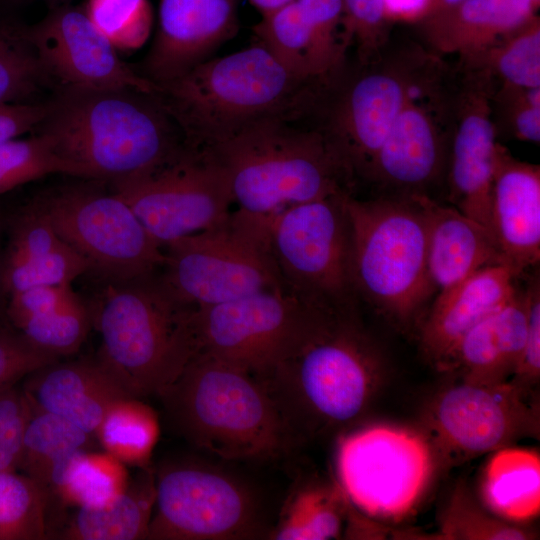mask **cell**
<instances>
[{"mask_svg": "<svg viewBox=\"0 0 540 540\" xmlns=\"http://www.w3.org/2000/svg\"><path fill=\"white\" fill-rule=\"evenodd\" d=\"M533 0H463L419 20L422 45L431 53L471 60L534 16Z\"/></svg>", "mask_w": 540, "mask_h": 540, "instance_id": "obj_25", "label": "cell"}, {"mask_svg": "<svg viewBox=\"0 0 540 540\" xmlns=\"http://www.w3.org/2000/svg\"><path fill=\"white\" fill-rule=\"evenodd\" d=\"M254 33L302 81L328 86L344 66L347 48L319 31L295 0L262 15Z\"/></svg>", "mask_w": 540, "mask_h": 540, "instance_id": "obj_27", "label": "cell"}, {"mask_svg": "<svg viewBox=\"0 0 540 540\" xmlns=\"http://www.w3.org/2000/svg\"><path fill=\"white\" fill-rule=\"evenodd\" d=\"M250 3L261 13L265 15L293 0H249Z\"/></svg>", "mask_w": 540, "mask_h": 540, "instance_id": "obj_50", "label": "cell"}, {"mask_svg": "<svg viewBox=\"0 0 540 540\" xmlns=\"http://www.w3.org/2000/svg\"><path fill=\"white\" fill-rule=\"evenodd\" d=\"M6 230L7 242L1 253L0 272L43 256L63 242L32 200L7 219Z\"/></svg>", "mask_w": 540, "mask_h": 540, "instance_id": "obj_42", "label": "cell"}, {"mask_svg": "<svg viewBox=\"0 0 540 540\" xmlns=\"http://www.w3.org/2000/svg\"><path fill=\"white\" fill-rule=\"evenodd\" d=\"M46 2L52 3V7L56 5H60L65 0H44Z\"/></svg>", "mask_w": 540, "mask_h": 540, "instance_id": "obj_53", "label": "cell"}, {"mask_svg": "<svg viewBox=\"0 0 540 540\" xmlns=\"http://www.w3.org/2000/svg\"><path fill=\"white\" fill-rule=\"evenodd\" d=\"M343 36L354 46L360 65L375 60L389 44V16L385 0H342Z\"/></svg>", "mask_w": 540, "mask_h": 540, "instance_id": "obj_43", "label": "cell"}, {"mask_svg": "<svg viewBox=\"0 0 540 540\" xmlns=\"http://www.w3.org/2000/svg\"><path fill=\"white\" fill-rule=\"evenodd\" d=\"M496 131L505 129L519 141L540 142V87L522 88L496 81L492 96Z\"/></svg>", "mask_w": 540, "mask_h": 540, "instance_id": "obj_44", "label": "cell"}, {"mask_svg": "<svg viewBox=\"0 0 540 540\" xmlns=\"http://www.w3.org/2000/svg\"><path fill=\"white\" fill-rule=\"evenodd\" d=\"M449 138L448 65L439 58L414 86L365 179L389 195L429 194L446 178Z\"/></svg>", "mask_w": 540, "mask_h": 540, "instance_id": "obj_17", "label": "cell"}, {"mask_svg": "<svg viewBox=\"0 0 540 540\" xmlns=\"http://www.w3.org/2000/svg\"><path fill=\"white\" fill-rule=\"evenodd\" d=\"M492 235L504 262L516 272L540 260V167L497 143L490 195Z\"/></svg>", "mask_w": 540, "mask_h": 540, "instance_id": "obj_22", "label": "cell"}, {"mask_svg": "<svg viewBox=\"0 0 540 540\" xmlns=\"http://www.w3.org/2000/svg\"><path fill=\"white\" fill-rule=\"evenodd\" d=\"M330 305L282 286L196 309L198 352L259 374L294 353Z\"/></svg>", "mask_w": 540, "mask_h": 540, "instance_id": "obj_13", "label": "cell"}, {"mask_svg": "<svg viewBox=\"0 0 540 540\" xmlns=\"http://www.w3.org/2000/svg\"><path fill=\"white\" fill-rule=\"evenodd\" d=\"M105 181L61 185L31 200L60 239L83 256L100 280H121L159 271L165 253L130 206Z\"/></svg>", "mask_w": 540, "mask_h": 540, "instance_id": "obj_9", "label": "cell"}, {"mask_svg": "<svg viewBox=\"0 0 540 540\" xmlns=\"http://www.w3.org/2000/svg\"><path fill=\"white\" fill-rule=\"evenodd\" d=\"M521 274L507 264L484 267L438 292L419 324L420 347L439 371H445L463 336L517 293Z\"/></svg>", "mask_w": 540, "mask_h": 540, "instance_id": "obj_21", "label": "cell"}, {"mask_svg": "<svg viewBox=\"0 0 540 540\" xmlns=\"http://www.w3.org/2000/svg\"><path fill=\"white\" fill-rule=\"evenodd\" d=\"M125 464L108 452L82 450L72 455L55 476L51 494L62 504L102 506L128 485Z\"/></svg>", "mask_w": 540, "mask_h": 540, "instance_id": "obj_31", "label": "cell"}, {"mask_svg": "<svg viewBox=\"0 0 540 540\" xmlns=\"http://www.w3.org/2000/svg\"><path fill=\"white\" fill-rule=\"evenodd\" d=\"M463 61L481 65L499 83L522 88L540 87L539 18L534 16L478 57Z\"/></svg>", "mask_w": 540, "mask_h": 540, "instance_id": "obj_37", "label": "cell"}, {"mask_svg": "<svg viewBox=\"0 0 540 540\" xmlns=\"http://www.w3.org/2000/svg\"><path fill=\"white\" fill-rule=\"evenodd\" d=\"M1 326V325H0Z\"/></svg>", "mask_w": 540, "mask_h": 540, "instance_id": "obj_55", "label": "cell"}, {"mask_svg": "<svg viewBox=\"0 0 540 540\" xmlns=\"http://www.w3.org/2000/svg\"><path fill=\"white\" fill-rule=\"evenodd\" d=\"M82 8L116 49H136L150 34L152 9L148 0H86Z\"/></svg>", "mask_w": 540, "mask_h": 540, "instance_id": "obj_41", "label": "cell"}, {"mask_svg": "<svg viewBox=\"0 0 540 540\" xmlns=\"http://www.w3.org/2000/svg\"><path fill=\"white\" fill-rule=\"evenodd\" d=\"M437 58L421 43L390 41L342 88L323 130L353 177L365 178L414 86Z\"/></svg>", "mask_w": 540, "mask_h": 540, "instance_id": "obj_14", "label": "cell"}, {"mask_svg": "<svg viewBox=\"0 0 540 540\" xmlns=\"http://www.w3.org/2000/svg\"><path fill=\"white\" fill-rule=\"evenodd\" d=\"M389 18L408 17L419 21L428 10L429 0H385Z\"/></svg>", "mask_w": 540, "mask_h": 540, "instance_id": "obj_49", "label": "cell"}, {"mask_svg": "<svg viewBox=\"0 0 540 540\" xmlns=\"http://www.w3.org/2000/svg\"><path fill=\"white\" fill-rule=\"evenodd\" d=\"M239 2L160 0L158 29L144 61V76L164 83L207 60L237 32Z\"/></svg>", "mask_w": 540, "mask_h": 540, "instance_id": "obj_20", "label": "cell"}, {"mask_svg": "<svg viewBox=\"0 0 540 540\" xmlns=\"http://www.w3.org/2000/svg\"><path fill=\"white\" fill-rule=\"evenodd\" d=\"M0 229H1V221H0ZM1 253L2 249L0 248V265H1ZM9 324L6 319V300L4 299L1 288H0V325Z\"/></svg>", "mask_w": 540, "mask_h": 540, "instance_id": "obj_52", "label": "cell"}, {"mask_svg": "<svg viewBox=\"0 0 540 540\" xmlns=\"http://www.w3.org/2000/svg\"><path fill=\"white\" fill-rule=\"evenodd\" d=\"M94 437L65 418L33 408L18 471L51 493L57 473L72 455L89 450Z\"/></svg>", "mask_w": 540, "mask_h": 540, "instance_id": "obj_30", "label": "cell"}, {"mask_svg": "<svg viewBox=\"0 0 540 540\" xmlns=\"http://www.w3.org/2000/svg\"><path fill=\"white\" fill-rule=\"evenodd\" d=\"M90 271L87 260L62 242L43 256L0 272V288L7 303L14 293L36 286L72 284Z\"/></svg>", "mask_w": 540, "mask_h": 540, "instance_id": "obj_40", "label": "cell"}, {"mask_svg": "<svg viewBox=\"0 0 540 540\" xmlns=\"http://www.w3.org/2000/svg\"><path fill=\"white\" fill-rule=\"evenodd\" d=\"M426 426L436 457L456 464L536 436L539 407L532 392L510 381L457 378L433 398Z\"/></svg>", "mask_w": 540, "mask_h": 540, "instance_id": "obj_16", "label": "cell"}, {"mask_svg": "<svg viewBox=\"0 0 540 540\" xmlns=\"http://www.w3.org/2000/svg\"><path fill=\"white\" fill-rule=\"evenodd\" d=\"M527 300V331L519 363L509 380L534 393L540 377V281L533 274L525 286Z\"/></svg>", "mask_w": 540, "mask_h": 540, "instance_id": "obj_47", "label": "cell"}, {"mask_svg": "<svg viewBox=\"0 0 540 540\" xmlns=\"http://www.w3.org/2000/svg\"><path fill=\"white\" fill-rule=\"evenodd\" d=\"M56 173L93 179L85 167L58 155L52 142L40 133L0 145V195Z\"/></svg>", "mask_w": 540, "mask_h": 540, "instance_id": "obj_36", "label": "cell"}, {"mask_svg": "<svg viewBox=\"0 0 540 540\" xmlns=\"http://www.w3.org/2000/svg\"><path fill=\"white\" fill-rule=\"evenodd\" d=\"M350 271L358 300L400 329L419 326L436 292L427 269L426 230L408 195L370 200L346 197Z\"/></svg>", "mask_w": 540, "mask_h": 540, "instance_id": "obj_7", "label": "cell"}, {"mask_svg": "<svg viewBox=\"0 0 540 540\" xmlns=\"http://www.w3.org/2000/svg\"><path fill=\"white\" fill-rule=\"evenodd\" d=\"M290 118L261 117L203 147L247 215L272 218L295 204L351 193L353 176L323 128H298Z\"/></svg>", "mask_w": 540, "mask_h": 540, "instance_id": "obj_3", "label": "cell"}, {"mask_svg": "<svg viewBox=\"0 0 540 540\" xmlns=\"http://www.w3.org/2000/svg\"><path fill=\"white\" fill-rule=\"evenodd\" d=\"M109 184L161 247L218 226L231 214L224 169L207 149L185 141L154 169Z\"/></svg>", "mask_w": 540, "mask_h": 540, "instance_id": "obj_12", "label": "cell"}, {"mask_svg": "<svg viewBox=\"0 0 540 540\" xmlns=\"http://www.w3.org/2000/svg\"><path fill=\"white\" fill-rule=\"evenodd\" d=\"M35 130L58 155L107 183L154 169L184 142L154 94L129 88H57Z\"/></svg>", "mask_w": 540, "mask_h": 540, "instance_id": "obj_2", "label": "cell"}, {"mask_svg": "<svg viewBox=\"0 0 540 540\" xmlns=\"http://www.w3.org/2000/svg\"><path fill=\"white\" fill-rule=\"evenodd\" d=\"M270 220L238 210L218 226L167 244L162 282L195 309L284 286L271 252Z\"/></svg>", "mask_w": 540, "mask_h": 540, "instance_id": "obj_8", "label": "cell"}, {"mask_svg": "<svg viewBox=\"0 0 540 540\" xmlns=\"http://www.w3.org/2000/svg\"><path fill=\"white\" fill-rule=\"evenodd\" d=\"M342 193L295 204L270 220L273 258L284 286L307 300L358 302L350 271V225Z\"/></svg>", "mask_w": 540, "mask_h": 540, "instance_id": "obj_15", "label": "cell"}, {"mask_svg": "<svg viewBox=\"0 0 540 540\" xmlns=\"http://www.w3.org/2000/svg\"><path fill=\"white\" fill-rule=\"evenodd\" d=\"M312 84L290 73L261 43L207 59L158 84L155 94L184 141L206 147L255 119L294 117L313 101Z\"/></svg>", "mask_w": 540, "mask_h": 540, "instance_id": "obj_6", "label": "cell"}, {"mask_svg": "<svg viewBox=\"0 0 540 540\" xmlns=\"http://www.w3.org/2000/svg\"><path fill=\"white\" fill-rule=\"evenodd\" d=\"M100 281L90 305L101 335L97 358L132 397L158 396L198 353L196 309L174 296L159 271Z\"/></svg>", "mask_w": 540, "mask_h": 540, "instance_id": "obj_5", "label": "cell"}, {"mask_svg": "<svg viewBox=\"0 0 540 540\" xmlns=\"http://www.w3.org/2000/svg\"><path fill=\"white\" fill-rule=\"evenodd\" d=\"M60 359L35 346L10 324L0 326V392L18 385L30 373Z\"/></svg>", "mask_w": 540, "mask_h": 540, "instance_id": "obj_45", "label": "cell"}, {"mask_svg": "<svg viewBox=\"0 0 540 540\" xmlns=\"http://www.w3.org/2000/svg\"><path fill=\"white\" fill-rule=\"evenodd\" d=\"M159 433L155 411L140 399L128 397L108 409L95 437L122 463L142 468L148 466Z\"/></svg>", "mask_w": 540, "mask_h": 540, "instance_id": "obj_33", "label": "cell"}, {"mask_svg": "<svg viewBox=\"0 0 540 540\" xmlns=\"http://www.w3.org/2000/svg\"><path fill=\"white\" fill-rule=\"evenodd\" d=\"M462 1L463 0H429L428 10H427L426 15L423 18L429 15H432L434 13H437L439 11L445 10L447 8H450L452 6H455L456 4Z\"/></svg>", "mask_w": 540, "mask_h": 540, "instance_id": "obj_51", "label": "cell"}, {"mask_svg": "<svg viewBox=\"0 0 540 540\" xmlns=\"http://www.w3.org/2000/svg\"><path fill=\"white\" fill-rule=\"evenodd\" d=\"M33 406L21 385L0 392V470L18 471Z\"/></svg>", "mask_w": 540, "mask_h": 540, "instance_id": "obj_46", "label": "cell"}, {"mask_svg": "<svg viewBox=\"0 0 540 540\" xmlns=\"http://www.w3.org/2000/svg\"><path fill=\"white\" fill-rule=\"evenodd\" d=\"M53 498L21 472L0 470V540L51 539Z\"/></svg>", "mask_w": 540, "mask_h": 540, "instance_id": "obj_34", "label": "cell"}, {"mask_svg": "<svg viewBox=\"0 0 540 540\" xmlns=\"http://www.w3.org/2000/svg\"><path fill=\"white\" fill-rule=\"evenodd\" d=\"M154 473L155 504L146 539L240 540L264 534L258 496L229 471L178 460Z\"/></svg>", "mask_w": 540, "mask_h": 540, "instance_id": "obj_10", "label": "cell"}, {"mask_svg": "<svg viewBox=\"0 0 540 540\" xmlns=\"http://www.w3.org/2000/svg\"><path fill=\"white\" fill-rule=\"evenodd\" d=\"M174 431L225 460L273 459L297 441L248 370L198 352L159 395Z\"/></svg>", "mask_w": 540, "mask_h": 540, "instance_id": "obj_4", "label": "cell"}, {"mask_svg": "<svg viewBox=\"0 0 540 540\" xmlns=\"http://www.w3.org/2000/svg\"><path fill=\"white\" fill-rule=\"evenodd\" d=\"M26 34L51 82L60 87L129 88L156 94L158 84L123 62L82 7L53 6Z\"/></svg>", "mask_w": 540, "mask_h": 540, "instance_id": "obj_19", "label": "cell"}, {"mask_svg": "<svg viewBox=\"0 0 540 540\" xmlns=\"http://www.w3.org/2000/svg\"><path fill=\"white\" fill-rule=\"evenodd\" d=\"M483 506L513 524L530 521L540 512V456L532 449L506 446L492 452L480 485Z\"/></svg>", "mask_w": 540, "mask_h": 540, "instance_id": "obj_29", "label": "cell"}, {"mask_svg": "<svg viewBox=\"0 0 540 540\" xmlns=\"http://www.w3.org/2000/svg\"><path fill=\"white\" fill-rule=\"evenodd\" d=\"M534 533L520 524L500 519L477 504L465 487H458L439 522L440 539L524 540Z\"/></svg>", "mask_w": 540, "mask_h": 540, "instance_id": "obj_39", "label": "cell"}, {"mask_svg": "<svg viewBox=\"0 0 540 540\" xmlns=\"http://www.w3.org/2000/svg\"><path fill=\"white\" fill-rule=\"evenodd\" d=\"M155 504V473L142 467L141 473L109 503L78 507L52 539L139 540L146 539Z\"/></svg>", "mask_w": 540, "mask_h": 540, "instance_id": "obj_28", "label": "cell"}, {"mask_svg": "<svg viewBox=\"0 0 540 540\" xmlns=\"http://www.w3.org/2000/svg\"><path fill=\"white\" fill-rule=\"evenodd\" d=\"M437 457L426 435L371 425L341 437L336 451L339 486L369 517L399 521L422 501Z\"/></svg>", "mask_w": 540, "mask_h": 540, "instance_id": "obj_11", "label": "cell"}, {"mask_svg": "<svg viewBox=\"0 0 540 540\" xmlns=\"http://www.w3.org/2000/svg\"><path fill=\"white\" fill-rule=\"evenodd\" d=\"M495 85L481 65L458 60L449 68L447 199L491 235L490 195L498 143L492 110Z\"/></svg>", "mask_w": 540, "mask_h": 540, "instance_id": "obj_18", "label": "cell"}, {"mask_svg": "<svg viewBox=\"0 0 540 540\" xmlns=\"http://www.w3.org/2000/svg\"><path fill=\"white\" fill-rule=\"evenodd\" d=\"M49 83L26 27L0 16V103L32 102Z\"/></svg>", "mask_w": 540, "mask_h": 540, "instance_id": "obj_38", "label": "cell"}, {"mask_svg": "<svg viewBox=\"0 0 540 540\" xmlns=\"http://www.w3.org/2000/svg\"><path fill=\"white\" fill-rule=\"evenodd\" d=\"M418 205L426 230L427 269L438 293L487 266L506 264L491 233L453 206L429 194H409Z\"/></svg>", "mask_w": 540, "mask_h": 540, "instance_id": "obj_24", "label": "cell"}, {"mask_svg": "<svg viewBox=\"0 0 540 540\" xmlns=\"http://www.w3.org/2000/svg\"><path fill=\"white\" fill-rule=\"evenodd\" d=\"M91 325L90 305L70 286L59 302L16 329L35 346L62 358L80 349Z\"/></svg>", "mask_w": 540, "mask_h": 540, "instance_id": "obj_35", "label": "cell"}, {"mask_svg": "<svg viewBox=\"0 0 540 540\" xmlns=\"http://www.w3.org/2000/svg\"><path fill=\"white\" fill-rule=\"evenodd\" d=\"M384 371L382 352L352 302L328 306L294 353L254 376L298 442L358 420Z\"/></svg>", "mask_w": 540, "mask_h": 540, "instance_id": "obj_1", "label": "cell"}, {"mask_svg": "<svg viewBox=\"0 0 540 540\" xmlns=\"http://www.w3.org/2000/svg\"><path fill=\"white\" fill-rule=\"evenodd\" d=\"M533 2L535 3V5H536L537 8H538V7H539L540 0H533Z\"/></svg>", "mask_w": 540, "mask_h": 540, "instance_id": "obj_54", "label": "cell"}, {"mask_svg": "<svg viewBox=\"0 0 540 540\" xmlns=\"http://www.w3.org/2000/svg\"><path fill=\"white\" fill-rule=\"evenodd\" d=\"M48 109L49 101L0 103V145L35 130Z\"/></svg>", "mask_w": 540, "mask_h": 540, "instance_id": "obj_48", "label": "cell"}, {"mask_svg": "<svg viewBox=\"0 0 540 540\" xmlns=\"http://www.w3.org/2000/svg\"><path fill=\"white\" fill-rule=\"evenodd\" d=\"M347 498L339 485H311L295 494L277 527V540H326L343 530Z\"/></svg>", "mask_w": 540, "mask_h": 540, "instance_id": "obj_32", "label": "cell"}, {"mask_svg": "<svg viewBox=\"0 0 540 540\" xmlns=\"http://www.w3.org/2000/svg\"><path fill=\"white\" fill-rule=\"evenodd\" d=\"M21 386L33 408L65 418L93 436L108 409L132 397L97 356L50 363L30 373Z\"/></svg>", "mask_w": 540, "mask_h": 540, "instance_id": "obj_23", "label": "cell"}, {"mask_svg": "<svg viewBox=\"0 0 540 540\" xmlns=\"http://www.w3.org/2000/svg\"><path fill=\"white\" fill-rule=\"evenodd\" d=\"M527 331L525 288L472 327L460 340L444 372L457 378L509 381L519 363Z\"/></svg>", "mask_w": 540, "mask_h": 540, "instance_id": "obj_26", "label": "cell"}]
</instances>
